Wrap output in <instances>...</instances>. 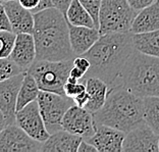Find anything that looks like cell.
Wrapping results in <instances>:
<instances>
[{
	"label": "cell",
	"instance_id": "1",
	"mask_svg": "<svg viewBox=\"0 0 159 152\" xmlns=\"http://www.w3.org/2000/svg\"><path fill=\"white\" fill-rule=\"evenodd\" d=\"M135 50L131 32L101 35L91 48L83 54L91 63L84 78L97 77L109 87L116 84L126 60Z\"/></svg>",
	"mask_w": 159,
	"mask_h": 152
},
{
	"label": "cell",
	"instance_id": "2",
	"mask_svg": "<svg viewBox=\"0 0 159 152\" xmlns=\"http://www.w3.org/2000/svg\"><path fill=\"white\" fill-rule=\"evenodd\" d=\"M36 60H70L75 55L70 43L66 17L55 7L34 13Z\"/></svg>",
	"mask_w": 159,
	"mask_h": 152
},
{
	"label": "cell",
	"instance_id": "3",
	"mask_svg": "<svg viewBox=\"0 0 159 152\" xmlns=\"http://www.w3.org/2000/svg\"><path fill=\"white\" fill-rule=\"evenodd\" d=\"M93 117L96 124L111 127L126 134L145 124L143 97L121 86L110 87L105 103L93 113Z\"/></svg>",
	"mask_w": 159,
	"mask_h": 152
},
{
	"label": "cell",
	"instance_id": "4",
	"mask_svg": "<svg viewBox=\"0 0 159 152\" xmlns=\"http://www.w3.org/2000/svg\"><path fill=\"white\" fill-rule=\"evenodd\" d=\"M114 86L124 87L140 97L159 96V58L135 49Z\"/></svg>",
	"mask_w": 159,
	"mask_h": 152
},
{
	"label": "cell",
	"instance_id": "5",
	"mask_svg": "<svg viewBox=\"0 0 159 152\" xmlns=\"http://www.w3.org/2000/svg\"><path fill=\"white\" fill-rule=\"evenodd\" d=\"M73 60H35L28 71L36 80L40 91L64 95L63 86L70 77V68L74 66Z\"/></svg>",
	"mask_w": 159,
	"mask_h": 152
},
{
	"label": "cell",
	"instance_id": "6",
	"mask_svg": "<svg viewBox=\"0 0 159 152\" xmlns=\"http://www.w3.org/2000/svg\"><path fill=\"white\" fill-rule=\"evenodd\" d=\"M137 14L126 0H102L99 12L100 35L129 32Z\"/></svg>",
	"mask_w": 159,
	"mask_h": 152
},
{
	"label": "cell",
	"instance_id": "7",
	"mask_svg": "<svg viewBox=\"0 0 159 152\" xmlns=\"http://www.w3.org/2000/svg\"><path fill=\"white\" fill-rule=\"evenodd\" d=\"M37 102L40 113L50 135L62 130L61 121L63 115L68 108L75 105L74 99L70 97L47 91L39 92Z\"/></svg>",
	"mask_w": 159,
	"mask_h": 152
},
{
	"label": "cell",
	"instance_id": "8",
	"mask_svg": "<svg viewBox=\"0 0 159 152\" xmlns=\"http://www.w3.org/2000/svg\"><path fill=\"white\" fill-rule=\"evenodd\" d=\"M42 143L31 138L16 122L0 132V152H38Z\"/></svg>",
	"mask_w": 159,
	"mask_h": 152
},
{
	"label": "cell",
	"instance_id": "9",
	"mask_svg": "<svg viewBox=\"0 0 159 152\" xmlns=\"http://www.w3.org/2000/svg\"><path fill=\"white\" fill-rule=\"evenodd\" d=\"M16 124L38 142H45L50 136L40 113L37 100L16 111Z\"/></svg>",
	"mask_w": 159,
	"mask_h": 152
},
{
	"label": "cell",
	"instance_id": "10",
	"mask_svg": "<svg viewBox=\"0 0 159 152\" xmlns=\"http://www.w3.org/2000/svg\"><path fill=\"white\" fill-rule=\"evenodd\" d=\"M62 130L74 135L88 139L96 131V122L93 114L84 107L78 105L70 106L64 113L61 121Z\"/></svg>",
	"mask_w": 159,
	"mask_h": 152
},
{
	"label": "cell",
	"instance_id": "11",
	"mask_svg": "<svg viewBox=\"0 0 159 152\" xmlns=\"http://www.w3.org/2000/svg\"><path fill=\"white\" fill-rule=\"evenodd\" d=\"M159 135L146 122L125 134L122 152H159Z\"/></svg>",
	"mask_w": 159,
	"mask_h": 152
},
{
	"label": "cell",
	"instance_id": "12",
	"mask_svg": "<svg viewBox=\"0 0 159 152\" xmlns=\"http://www.w3.org/2000/svg\"><path fill=\"white\" fill-rule=\"evenodd\" d=\"M25 73L0 82V110L4 114L7 125L16 122V100Z\"/></svg>",
	"mask_w": 159,
	"mask_h": 152
},
{
	"label": "cell",
	"instance_id": "13",
	"mask_svg": "<svg viewBox=\"0 0 159 152\" xmlns=\"http://www.w3.org/2000/svg\"><path fill=\"white\" fill-rule=\"evenodd\" d=\"M125 133L105 125L96 124L94 135L87 140L98 152H122Z\"/></svg>",
	"mask_w": 159,
	"mask_h": 152
},
{
	"label": "cell",
	"instance_id": "14",
	"mask_svg": "<svg viewBox=\"0 0 159 152\" xmlns=\"http://www.w3.org/2000/svg\"><path fill=\"white\" fill-rule=\"evenodd\" d=\"M9 58L25 71L29 70L36 60V46L33 34L20 33L16 35Z\"/></svg>",
	"mask_w": 159,
	"mask_h": 152
},
{
	"label": "cell",
	"instance_id": "15",
	"mask_svg": "<svg viewBox=\"0 0 159 152\" xmlns=\"http://www.w3.org/2000/svg\"><path fill=\"white\" fill-rule=\"evenodd\" d=\"M3 4L11 26V31L14 34L33 33L34 13L31 10L25 8L17 0H9L3 2Z\"/></svg>",
	"mask_w": 159,
	"mask_h": 152
},
{
	"label": "cell",
	"instance_id": "16",
	"mask_svg": "<svg viewBox=\"0 0 159 152\" xmlns=\"http://www.w3.org/2000/svg\"><path fill=\"white\" fill-rule=\"evenodd\" d=\"M67 24L68 30H70V47L75 56L83 55L86 53L101 36L98 29L96 28L74 26L68 21Z\"/></svg>",
	"mask_w": 159,
	"mask_h": 152
},
{
	"label": "cell",
	"instance_id": "17",
	"mask_svg": "<svg viewBox=\"0 0 159 152\" xmlns=\"http://www.w3.org/2000/svg\"><path fill=\"white\" fill-rule=\"evenodd\" d=\"M82 140V137L60 130L42 143L41 152H77Z\"/></svg>",
	"mask_w": 159,
	"mask_h": 152
},
{
	"label": "cell",
	"instance_id": "18",
	"mask_svg": "<svg viewBox=\"0 0 159 152\" xmlns=\"http://www.w3.org/2000/svg\"><path fill=\"white\" fill-rule=\"evenodd\" d=\"M80 82L86 83V91L90 98L84 108L92 114L97 113L104 105L108 93V85L103 80L97 77L83 78Z\"/></svg>",
	"mask_w": 159,
	"mask_h": 152
},
{
	"label": "cell",
	"instance_id": "19",
	"mask_svg": "<svg viewBox=\"0 0 159 152\" xmlns=\"http://www.w3.org/2000/svg\"><path fill=\"white\" fill-rule=\"evenodd\" d=\"M159 30V5L155 1L151 5L139 10L129 29L132 34H142Z\"/></svg>",
	"mask_w": 159,
	"mask_h": 152
},
{
	"label": "cell",
	"instance_id": "20",
	"mask_svg": "<svg viewBox=\"0 0 159 152\" xmlns=\"http://www.w3.org/2000/svg\"><path fill=\"white\" fill-rule=\"evenodd\" d=\"M133 42L136 50L159 58V30L142 34H133Z\"/></svg>",
	"mask_w": 159,
	"mask_h": 152
},
{
	"label": "cell",
	"instance_id": "21",
	"mask_svg": "<svg viewBox=\"0 0 159 152\" xmlns=\"http://www.w3.org/2000/svg\"><path fill=\"white\" fill-rule=\"evenodd\" d=\"M40 89L37 82L29 71H25L23 82L20 87L16 100V111L28 105L29 103L36 101L38 98Z\"/></svg>",
	"mask_w": 159,
	"mask_h": 152
},
{
	"label": "cell",
	"instance_id": "22",
	"mask_svg": "<svg viewBox=\"0 0 159 152\" xmlns=\"http://www.w3.org/2000/svg\"><path fill=\"white\" fill-rule=\"evenodd\" d=\"M66 17L68 23L74 26L95 28L92 16H90V13L87 12V9L81 4L79 0L71 1L70 5L67 8Z\"/></svg>",
	"mask_w": 159,
	"mask_h": 152
},
{
	"label": "cell",
	"instance_id": "23",
	"mask_svg": "<svg viewBox=\"0 0 159 152\" xmlns=\"http://www.w3.org/2000/svg\"><path fill=\"white\" fill-rule=\"evenodd\" d=\"M144 121L159 135V96L143 97Z\"/></svg>",
	"mask_w": 159,
	"mask_h": 152
},
{
	"label": "cell",
	"instance_id": "24",
	"mask_svg": "<svg viewBox=\"0 0 159 152\" xmlns=\"http://www.w3.org/2000/svg\"><path fill=\"white\" fill-rule=\"evenodd\" d=\"M25 73V71L11 60L9 57H2L0 58V82L5 81L14 76Z\"/></svg>",
	"mask_w": 159,
	"mask_h": 152
},
{
	"label": "cell",
	"instance_id": "25",
	"mask_svg": "<svg viewBox=\"0 0 159 152\" xmlns=\"http://www.w3.org/2000/svg\"><path fill=\"white\" fill-rule=\"evenodd\" d=\"M16 34L9 31H0V58L9 57L11 52Z\"/></svg>",
	"mask_w": 159,
	"mask_h": 152
},
{
	"label": "cell",
	"instance_id": "26",
	"mask_svg": "<svg viewBox=\"0 0 159 152\" xmlns=\"http://www.w3.org/2000/svg\"><path fill=\"white\" fill-rule=\"evenodd\" d=\"M81 4L87 9V12L90 13L95 24V28L98 29L99 26V12L101 7L102 0H79Z\"/></svg>",
	"mask_w": 159,
	"mask_h": 152
},
{
	"label": "cell",
	"instance_id": "27",
	"mask_svg": "<svg viewBox=\"0 0 159 152\" xmlns=\"http://www.w3.org/2000/svg\"><path fill=\"white\" fill-rule=\"evenodd\" d=\"M86 90V83L85 82H78L75 84L66 82L63 86L64 95H66L70 98H74L75 96L79 95L80 93Z\"/></svg>",
	"mask_w": 159,
	"mask_h": 152
},
{
	"label": "cell",
	"instance_id": "28",
	"mask_svg": "<svg viewBox=\"0 0 159 152\" xmlns=\"http://www.w3.org/2000/svg\"><path fill=\"white\" fill-rule=\"evenodd\" d=\"M0 31H11V26H10L8 16H7L4 4L0 2Z\"/></svg>",
	"mask_w": 159,
	"mask_h": 152
},
{
	"label": "cell",
	"instance_id": "29",
	"mask_svg": "<svg viewBox=\"0 0 159 152\" xmlns=\"http://www.w3.org/2000/svg\"><path fill=\"white\" fill-rule=\"evenodd\" d=\"M74 66L77 67L78 68H80L81 71H84L85 74L88 73L90 67H91V63H90V61L88 60V58L83 55H80V56H75L74 60ZM86 76V75H85Z\"/></svg>",
	"mask_w": 159,
	"mask_h": 152
},
{
	"label": "cell",
	"instance_id": "30",
	"mask_svg": "<svg viewBox=\"0 0 159 152\" xmlns=\"http://www.w3.org/2000/svg\"><path fill=\"white\" fill-rule=\"evenodd\" d=\"M126 1L129 2V4L131 5V7H133L137 12H139V10L151 5L152 3L156 1V0H126Z\"/></svg>",
	"mask_w": 159,
	"mask_h": 152
},
{
	"label": "cell",
	"instance_id": "31",
	"mask_svg": "<svg viewBox=\"0 0 159 152\" xmlns=\"http://www.w3.org/2000/svg\"><path fill=\"white\" fill-rule=\"evenodd\" d=\"M73 0H52L53 7H55L59 10L61 13H63V16H66L68 6L70 5V3Z\"/></svg>",
	"mask_w": 159,
	"mask_h": 152
},
{
	"label": "cell",
	"instance_id": "32",
	"mask_svg": "<svg viewBox=\"0 0 159 152\" xmlns=\"http://www.w3.org/2000/svg\"><path fill=\"white\" fill-rule=\"evenodd\" d=\"M89 98H90L89 94L85 90V91H83L82 93H80L79 95L75 96L73 99H74V102L75 105H78L80 107H85L87 102L89 101Z\"/></svg>",
	"mask_w": 159,
	"mask_h": 152
},
{
	"label": "cell",
	"instance_id": "33",
	"mask_svg": "<svg viewBox=\"0 0 159 152\" xmlns=\"http://www.w3.org/2000/svg\"><path fill=\"white\" fill-rule=\"evenodd\" d=\"M17 1H19L20 3V5H23L25 8L31 10L32 12H34L35 9L38 7L41 0H17Z\"/></svg>",
	"mask_w": 159,
	"mask_h": 152
},
{
	"label": "cell",
	"instance_id": "34",
	"mask_svg": "<svg viewBox=\"0 0 159 152\" xmlns=\"http://www.w3.org/2000/svg\"><path fill=\"white\" fill-rule=\"evenodd\" d=\"M77 152H98V151H97V149L92 144H90L87 140L83 139L78 147Z\"/></svg>",
	"mask_w": 159,
	"mask_h": 152
},
{
	"label": "cell",
	"instance_id": "35",
	"mask_svg": "<svg viewBox=\"0 0 159 152\" xmlns=\"http://www.w3.org/2000/svg\"><path fill=\"white\" fill-rule=\"evenodd\" d=\"M85 73L83 71H81L80 68H78L77 67L73 66V67L70 68V76L73 77L75 79H77L78 81H81V80L85 77Z\"/></svg>",
	"mask_w": 159,
	"mask_h": 152
},
{
	"label": "cell",
	"instance_id": "36",
	"mask_svg": "<svg viewBox=\"0 0 159 152\" xmlns=\"http://www.w3.org/2000/svg\"><path fill=\"white\" fill-rule=\"evenodd\" d=\"M6 126H7V122H6L5 117H4V114L2 113V111L0 110V132H1Z\"/></svg>",
	"mask_w": 159,
	"mask_h": 152
},
{
	"label": "cell",
	"instance_id": "37",
	"mask_svg": "<svg viewBox=\"0 0 159 152\" xmlns=\"http://www.w3.org/2000/svg\"><path fill=\"white\" fill-rule=\"evenodd\" d=\"M6 1H9V0H0V2H6Z\"/></svg>",
	"mask_w": 159,
	"mask_h": 152
},
{
	"label": "cell",
	"instance_id": "38",
	"mask_svg": "<svg viewBox=\"0 0 159 152\" xmlns=\"http://www.w3.org/2000/svg\"><path fill=\"white\" fill-rule=\"evenodd\" d=\"M158 150H159V139H158Z\"/></svg>",
	"mask_w": 159,
	"mask_h": 152
},
{
	"label": "cell",
	"instance_id": "39",
	"mask_svg": "<svg viewBox=\"0 0 159 152\" xmlns=\"http://www.w3.org/2000/svg\"><path fill=\"white\" fill-rule=\"evenodd\" d=\"M156 2L158 3V5H159V0H156Z\"/></svg>",
	"mask_w": 159,
	"mask_h": 152
}]
</instances>
